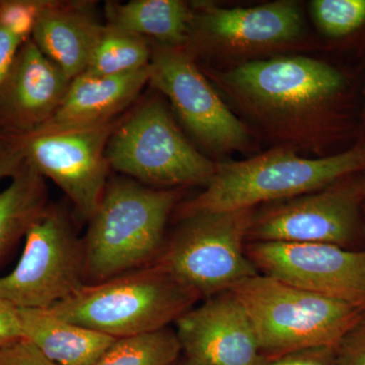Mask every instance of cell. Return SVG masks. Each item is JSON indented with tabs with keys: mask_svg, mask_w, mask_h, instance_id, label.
Masks as SVG:
<instances>
[{
	"mask_svg": "<svg viewBox=\"0 0 365 365\" xmlns=\"http://www.w3.org/2000/svg\"><path fill=\"white\" fill-rule=\"evenodd\" d=\"M364 170L365 146L323 158H302L279 148L216 165L202 193L182 206L181 215L254 209L319 191Z\"/></svg>",
	"mask_w": 365,
	"mask_h": 365,
	"instance_id": "cell-1",
	"label": "cell"
},
{
	"mask_svg": "<svg viewBox=\"0 0 365 365\" xmlns=\"http://www.w3.org/2000/svg\"><path fill=\"white\" fill-rule=\"evenodd\" d=\"M177 199L133 180L108 182L83 241L86 278L98 283L148 266L162 252Z\"/></svg>",
	"mask_w": 365,
	"mask_h": 365,
	"instance_id": "cell-2",
	"label": "cell"
},
{
	"mask_svg": "<svg viewBox=\"0 0 365 365\" xmlns=\"http://www.w3.org/2000/svg\"><path fill=\"white\" fill-rule=\"evenodd\" d=\"M199 299L194 290L155 263L85 285L48 309L76 325L120 339L167 328Z\"/></svg>",
	"mask_w": 365,
	"mask_h": 365,
	"instance_id": "cell-3",
	"label": "cell"
},
{
	"mask_svg": "<svg viewBox=\"0 0 365 365\" xmlns=\"http://www.w3.org/2000/svg\"><path fill=\"white\" fill-rule=\"evenodd\" d=\"M230 292L253 324L263 356L306 348L337 347L365 314L364 307L258 274Z\"/></svg>",
	"mask_w": 365,
	"mask_h": 365,
	"instance_id": "cell-4",
	"label": "cell"
},
{
	"mask_svg": "<svg viewBox=\"0 0 365 365\" xmlns=\"http://www.w3.org/2000/svg\"><path fill=\"white\" fill-rule=\"evenodd\" d=\"M254 209L185 216L155 263L200 297L232 289L260 274L246 254Z\"/></svg>",
	"mask_w": 365,
	"mask_h": 365,
	"instance_id": "cell-5",
	"label": "cell"
},
{
	"mask_svg": "<svg viewBox=\"0 0 365 365\" xmlns=\"http://www.w3.org/2000/svg\"><path fill=\"white\" fill-rule=\"evenodd\" d=\"M106 155L113 170L155 186L206 185L216 170L158 98L145 101L120 121Z\"/></svg>",
	"mask_w": 365,
	"mask_h": 365,
	"instance_id": "cell-6",
	"label": "cell"
},
{
	"mask_svg": "<svg viewBox=\"0 0 365 365\" xmlns=\"http://www.w3.org/2000/svg\"><path fill=\"white\" fill-rule=\"evenodd\" d=\"M14 270L0 276V300L20 309H50L85 287L83 242L64 209L49 205L26 232Z\"/></svg>",
	"mask_w": 365,
	"mask_h": 365,
	"instance_id": "cell-7",
	"label": "cell"
},
{
	"mask_svg": "<svg viewBox=\"0 0 365 365\" xmlns=\"http://www.w3.org/2000/svg\"><path fill=\"white\" fill-rule=\"evenodd\" d=\"M121 120L55 131H36L18 139L26 163L49 178L86 220L100 205L107 187L108 143Z\"/></svg>",
	"mask_w": 365,
	"mask_h": 365,
	"instance_id": "cell-8",
	"label": "cell"
},
{
	"mask_svg": "<svg viewBox=\"0 0 365 365\" xmlns=\"http://www.w3.org/2000/svg\"><path fill=\"white\" fill-rule=\"evenodd\" d=\"M230 91L259 114L297 117L311 114L344 86L339 71L304 56L247 62L222 76Z\"/></svg>",
	"mask_w": 365,
	"mask_h": 365,
	"instance_id": "cell-9",
	"label": "cell"
},
{
	"mask_svg": "<svg viewBox=\"0 0 365 365\" xmlns=\"http://www.w3.org/2000/svg\"><path fill=\"white\" fill-rule=\"evenodd\" d=\"M361 182H337L327 188L279 201L254 212L250 242L329 244L347 248L359 237Z\"/></svg>",
	"mask_w": 365,
	"mask_h": 365,
	"instance_id": "cell-10",
	"label": "cell"
},
{
	"mask_svg": "<svg viewBox=\"0 0 365 365\" xmlns=\"http://www.w3.org/2000/svg\"><path fill=\"white\" fill-rule=\"evenodd\" d=\"M150 81L172 103L182 123L197 140L211 150H240L248 143V131L230 112L182 47L155 45Z\"/></svg>",
	"mask_w": 365,
	"mask_h": 365,
	"instance_id": "cell-11",
	"label": "cell"
},
{
	"mask_svg": "<svg viewBox=\"0 0 365 365\" xmlns=\"http://www.w3.org/2000/svg\"><path fill=\"white\" fill-rule=\"evenodd\" d=\"M246 254L264 275L365 309V251L329 244L250 242Z\"/></svg>",
	"mask_w": 365,
	"mask_h": 365,
	"instance_id": "cell-12",
	"label": "cell"
},
{
	"mask_svg": "<svg viewBox=\"0 0 365 365\" xmlns=\"http://www.w3.org/2000/svg\"><path fill=\"white\" fill-rule=\"evenodd\" d=\"M185 356L204 365H259L253 324L230 290L207 297L175 322Z\"/></svg>",
	"mask_w": 365,
	"mask_h": 365,
	"instance_id": "cell-13",
	"label": "cell"
},
{
	"mask_svg": "<svg viewBox=\"0 0 365 365\" xmlns=\"http://www.w3.org/2000/svg\"><path fill=\"white\" fill-rule=\"evenodd\" d=\"M71 81L32 39L21 46L0 88V134L24 136L47 123Z\"/></svg>",
	"mask_w": 365,
	"mask_h": 365,
	"instance_id": "cell-14",
	"label": "cell"
},
{
	"mask_svg": "<svg viewBox=\"0 0 365 365\" xmlns=\"http://www.w3.org/2000/svg\"><path fill=\"white\" fill-rule=\"evenodd\" d=\"M193 31L230 49H254L284 44L299 38L304 29L299 7L292 1H275L250 9H222L196 4Z\"/></svg>",
	"mask_w": 365,
	"mask_h": 365,
	"instance_id": "cell-15",
	"label": "cell"
},
{
	"mask_svg": "<svg viewBox=\"0 0 365 365\" xmlns=\"http://www.w3.org/2000/svg\"><path fill=\"white\" fill-rule=\"evenodd\" d=\"M105 26L93 2L47 0L31 39L72 81L86 71Z\"/></svg>",
	"mask_w": 365,
	"mask_h": 365,
	"instance_id": "cell-16",
	"label": "cell"
},
{
	"mask_svg": "<svg viewBox=\"0 0 365 365\" xmlns=\"http://www.w3.org/2000/svg\"><path fill=\"white\" fill-rule=\"evenodd\" d=\"M148 81V66L121 76L81 74L72 79L66 97L51 119L36 131L81 128L117 119L136 100Z\"/></svg>",
	"mask_w": 365,
	"mask_h": 365,
	"instance_id": "cell-17",
	"label": "cell"
},
{
	"mask_svg": "<svg viewBox=\"0 0 365 365\" xmlns=\"http://www.w3.org/2000/svg\"><path fill=\"white\" fill-rule=\"evenodd\" d=\"M21 336L56 365H96L116 341L48 309H18Z\"/></svg>",
	"mask_w": 365,
	"mask_h": 365,
	"instance_id": "cell-18",
	"label": "cell"
},
{
	"mask_svg": "<svg viewBox=\"0 0 365 365\" xmlns=\"http://www.w3.org/2000/svg\"><path fill=\"white\" fill-rule=\"evenodd\" d=\"M107 25L153 38L158 45L182 47L193 33L194 9L181 0H133L105 6Z\"/></svg>",
	"mask_w": 365,
	"mask_h": 365,
	"instance_id": "cell-19",
	"label": "cell"
},
{
	"mask_svg": "<svg viewBox=\"0 0 365 365\" xmlns=\"http://www.w3.org/2000/svg\"><path fill=\"white\" fill-rule=\"evenodd\" d=\"M48 206L45 178L25 160L0 192V265Z\"/></svg>",
	"mask_w": 365,
	"mask_h": 365,
	"instance_id": "cell-20",
	"label": "cell"
},
{
	"mask_svg": "<svg viewBox=\"0 0 365 365\" xmlns=\"http://www.w3.org/2000/svg\"><path fill=\"white\" fill-rule=\"evenodd\" d=\"M151 53L146 38L106 24L83 74L114 76L140 71L150 66Z\"/></svg>",
	"mask_w": 365,
	"mask_h": 365,
	"instance_id": "cell-21",
	"label": "cell"
},
{
	"mask_svg": "<svg viewBox=\"0 0 365 365\" xmlns=\"http://www.w3.org/2000/svg\"><path fill=\"white\" fill-rule=\"evenodd\" d=\"M181 352L176 331L167 327L116 339L96 365H172Z\"/></svg>",
	"mask_w": 365,
	"mask_h": 365,
	"instance_id": "cell-22",
	"label": "cell"
},
{
	"mask_svg": "<svg viewBox=\"0 0 365 365\" xmlns=\"http://www.w3.org/2000/svg\"><path fill=\"white\" fill-rule=\"evenodd\" d=\"M311 9L317 25L329 37H344L365 24V0H314Z\"/></svg>",
	"mask_w": 365,
	"mask_h": 365,
	"instance_id": "cell-23",
	"label": "cell"
},
{
	"mask_svg": "<svg viewBox=\"0 0 365 365\" xmlns=\"http://www.w3.org/2000/svg\"><path fill=\"white\" fill-rule=\"evenodd\" d=\"M46 4L47 0H0V26L26 42Z\"/></svg>",
	"mask_w": 365,
	"mask_h": 365,
	"instance_id": "cell-24",
	"label": "cell"
},
{
	"mask_svg": "<svg viewBox=\"0 0 365 365\" xmlns=\"http://www.w3.org/2000/svg\"><path fill=\"white\" fill-rule=\"evenodd\" d=\"M259 365H336V347L306 348L277 356H263Z\"/></svg>",
	"mask_w": 365,
	"mask_h": 365,
	"instance_id": "cell-25",
	"label": "cell"
},
{
	"mask_svg": "<svg viewBox=\"0 0 365 365\" xmlns=\"http://www.w3.org/2000/svg\"><path fill=\"white\" fill-rule=\"evenodd\" d=\"M336 365H365V314L336 347Z\"/></svg>",
	"mask_w": 365,
	"mask_h": 365,
	"instance_id": "cell-26",
	"label": "cell"
},
{
	"mask_svg": "<svg viewBox=\"0 0 365 365\" xmlns=\"http://www.w3.org/2000/svg\"><path fill=\"white\" fill-rule=\"evenodd\" d=\"M0 365H56L25 339L14 341L0 348Z\"/></svg>",
	"mask_w": 365,
	"mask_h": 365,
	"instance_id": "cell-27",
	"label": "cell"
},
{
	"mask_svg": "<svg viewBox=\"0 0 365 365\" xmlns=\"http://www.w3.org/2000/svg\"><path fill=\"white\" fill-rule=\"evenodd\" d=\"M25 162L18 139L0 134V182L11 178Z\"/></svg>",
	"mask_w": 365,
	"mask_h": 365,
	"instance_id": "cell-28",
	"label": "cell"
},
{
	"mask_svg": "<svg viewBox=\"0 0 365 365\" xmlns=\"http://www.w3.org/2000/svg\"><path fill=\"white\" fill-rule=\"evenodd\" d=\"M23 338L18 309L0 300V348Z\"/></svg>",
	"mask_w": 365,
	"mask_h": 365,
	"instance_id": "cell-29",
	"label": "cell"
},
{
	"mask_svg": "<svg viewBox=\"0 0 365 365\" xmlns=\"http://www.w3.org/2000/svg\"><path fill=\"white\" fill-rule=\"evenodd\" d=\"M24 43V41L0 26V88L13 64L16 53Z\"/></svg>",
	"mask_w": 365,
	"mask_h": 365,
	"instance_id": "cell-30",
	"label": "cell"
},
{
	"mask_svg": "<svg viewBox=\"0 0 365 365\" xmlns=\"http://www.w3.org/2000/svg\"><path fill=\"white\" fill-rule=\"evenodd\" d=\"M172 365H204L196 360L190 359V357L185 356L182 359H178L175 364Z\"/></svg>",
	"mask_w": 365,
	"mask_h": 365,
	"instance_id": "cell-31",
	"label": "cell"
},
{
	"mask_svg": "<svg viewBox=\"0 0 365 365\" xmlns=\"http://www.w3.org/2000/svg\"><path fill=\"white\" fill-rule=\"evenodd\" d=\"M361 189H362V194H364V198L365 199V180L364 182H361Z\"/></svg>",
	"mask_w": 365,
	"mask_h": 365,
	"instance_id": "cell-32",
	"label": "cell"
},
{
	"mask_svg": "<svg viewBox=\"0 0 365 365\" xmlns=\"http://www.w3.org/2000/svg\"><path fill=\"white\" fill-rule=\"evenodd\" d=\"M364 119H365V109H364Z\"/></svg>",
	"mask_w": 365,
	"mask_h": 365,
	"instance_id": "cell-33",
	"label": "cell"
}]
</instances>
